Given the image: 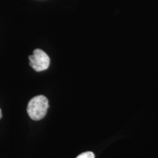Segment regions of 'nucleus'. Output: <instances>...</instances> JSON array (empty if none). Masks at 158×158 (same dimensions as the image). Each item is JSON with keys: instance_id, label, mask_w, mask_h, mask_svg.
<instances>
[{"instance_id": "nucleus-1", "label": "nucleus", "mask_w": 158, "mask_h": 158, "mask_svg": "<svg viewBox=\"0 0 158 158\" xmlns=\"http://www.w3.org/2000/svg\"><path fill=\"white\" fill-rule=\"evenodd\" d=\"M48 107V100L46 97L37 95L29 102L27 114L31 119L38 121L45 117Z\"/></svg>"}, {"instance_id": "nucleus-2", "label": "nucleus", "mask_w": 158, "mask_h": 158, "mask_svg": "<svg viewBox=\"0 0 158 158\" xmlns=\"http://www.w3.org/2000/svg\"><path fill=\"white\" fill-rule=\"evenodd\" d=\"M29 59L30 66L37 72L47 70L50 65V58L41 49H35L29 56Z\"/></svg>"}, {"instance_id": "nucleus-3", "label": "nucleus", "mask_w": 158, "mask_h": 158, "mask_svg": "<svg viewBox=\"0 0 158 158\" xmlns=\"http://www.w3.org/2000/svg\"><path fill=\"white\" fill-rule=\"evenodd\" d=\"M76 158H94V154L92 152H86L79 155Z\"/></svg>"}, {"instance_id": "nucleus-4", "label": "nucleus", "mask_w": 158, "mask_h": 158, "mask_svg": "<svg viewBox=\"0 0 158 158\" xmlns=\"http://www.w3.org/2000/svg\"><path fill=\"white\" fill-rule=\"evenodd\" d=\"M2 110L0 109V118H2Z\"/></svg>"}]
</instances>
